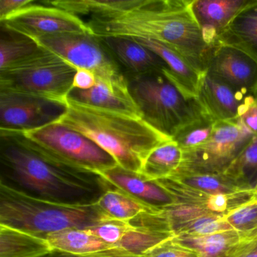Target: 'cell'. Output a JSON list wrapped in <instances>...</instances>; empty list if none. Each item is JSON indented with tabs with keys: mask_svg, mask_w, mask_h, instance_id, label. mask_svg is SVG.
Masks as SVG:
<instances>
[{
	"mask_svg": "<svg viewBox=\"0 0 257 257\" xmlns=\"http://www.w3.org/2000/svg\"><path fill=\"white\" fill-rule=\"evenodd\" d=\"M127 79L131 95L142 118L171 139L187 126L210 118L198 98L185 94L163 71L127 76Z\"/></svg>",
	"mask_w": 257,
	"mask_h": 257,
	"instance_id": "obj_5",
	"label": "cell"
},
{
	"mask_svg": "<svg viewBox=\"0 0 257 257\" xmlns=\"http://www.w3.org/2000/svg\"><path fill=\"white\" fill-rule=\"evenodd\" d=\"M225 220L238 231H244L257 225V198L248 201L223 215Z\"/></svg>",
	"mask_w": 257,
	"mask_h": 257,
	"instance_id": "obj_30",
	"label": "cell"
},
{
	"mask_svg": "<svg viewBox=\"0 0 257 257\" xmlns=\"http://www.w3.org/2000/svg\"><path fill=\"white\" fill-rule=\"evenodd\" d=\"M128 227V222L110 219L92 228H87L94 235L116 247Z\"/></svg>",
	"mask_w": 257,
	"mask_h": 257,
	"instance_id": "obj_32",
	"label": "cell"
},
{
	"mask_svg": "<svg viewBox=\"0 0 257 257\" xmlns=\"http://www.w3.org/2000/svg\"><path fill=\"white\" fill-rule=\"evenodd\" d=\"M16 132L34 151L65 166L97 174L118 165L110 155L89 138L56 121Z\"/></svg>",
	"mask_w": 257,
	"mask_h": 257,
	"instance_id": "obj_7",
	"label": "cell"
},
{
	"mask_svg": "<svg viewBox=\"0 0 257 257\" xmlns=\"http://www.w3.org/2000/svg\"><path fill=\"white\" fill-rule=\"evenodd\" d=\"M46 240L53 250L73 255H86L115 247L88 229L68 228L48 234Z\"/></svg>",
	"mask_w": 257,
	"mask_h": 257,
	"instance_id": "obj_20",
	"label": "cell"
},
{
	"mask_svg": "<svg viewBox=\"0 0 257 257\" xmlns=\"http://www.w3.org/2000/svg\"><path fill=\"white\" fill-rule=\"evenodd\" d=\"M52 251L45 238L0 225V257H43Z\"/></svg>",
	"mask_w": 257,
	"mask_h": 257,
	"instance_id": "obj_21",
	"label": "cell"
},
{
	"mask_svg": "<svg viewBox=\"0 0 257 257\" xmlns=\"http://www.w3.org/2000/svg\"><path fill=\"white\" fill-rule=\"evenodd\" d=\"M171 178L195 189L211 194H232L252 189L248 183L238 181L225 173H174Z\"/></svg>",
	"mask_w": 257,
	"mask_h": 257,
	"instance_id": "obj_22",
	"label": "cell"
},
{
	"mask_svg": "<svg viewBox=\"0 0 257 257\" xmlns=\"http://www.w3.org/2000/svg\"><path fill=\"white\" fill-rule=\"evenodd\" d=\"M254 190H255V192H256L257 194V181L256 183H255V186H253Z\"/></svg>",
	"mask_w": 257,
	"mask_h": 257,
	"instance_id": "obj_38",
	"label": "cell"
},
{
	"mask_svg": "<svg viewBox=\"0 0 257 257\" xmlns=\"http://www.w3.org/2000/svg\"><path fill=\"white\" fill-rule=\"evenodd\" d=\"M253 0H192V14L204 41L215 49L216 39L234 18Z\"/></svg>",
	"mask_w": 257,
	"mask_h": 257,
	"instance_id": "obj_14",
	"label": "cell"
},
{
	"mask_svg": "<svg viewBox=\"0 0 257 257\" xmlns=\"http://www.w3.org/2000/svg\"><path fill=\"white\" fill-rule=\"evenodd\" d=\"M207 71L222 79L242 94L257 96V63L231 48H215Z\"/></svg>",
	"mask_w": 257,
	"mask_h": 257,
	"instance_id": "obj_13",
	"label": "cell"
},
{
	"mask_svg": "<svg viewBox=\"0 0 257 257\" xmlns=\"http://www.w3.org/2000/svg\"><path fill=\"white\" fill-rule=\"evenodd\" d=\"M96 204L109 217L124 222H129L141 213L156 208L140 202L113 186L103 194Z\"/></svg>",
	"mask_w": 257,
	"mask_h": 257,
	"instance_id": "obj_24",
	"label": "cell"
},
{
	"mask_svg": "<svg viewBox=\"0 0 257 257\" xmlns=\"http://www.w3.org/2000/svg\"><path fill=\"white\" fill-rule=\"evenodd\" d=\"M257 172V135H255L224 173L238 181L248 183V177Z\"/></svg>",
	"mask_w": 257,
	"mask_h": 257,
	"instance_id": "obj_28",
	"label": "cell"
},
{
	"mask_svg": "<svg viewBox=\"0 0 257 257\" xmlns=\"http://www.w3.org/2000/svg\"><path fill=\"white\" fill-rule=\"evenodd\" d=\"M64 103L37 96L0 91V129L24 132L58 121L66 112Z\"/></svg>",
	"mask_w": 257,
	"mask_h": 257,
	"instance_id": "obj_11",
	"label": "cell"
},
{
	"mask_svg": "<svg viewBox=\"0 0 257 257\" xmlns=\"http://www.w3.org/2000/svg\"><path fill=\"white\" fill-rule=\"evenodd\" d=\"M68 99L109 110L142 117L127 85H117L96 79L94 87L87 90L73 88Z\"/></svg>",
	"mask_w": 257,
	"mask_h": 257,
	"instance_id": "obj_17",
	"label": "cell"
},
{
	"mask_svg": "<svg viewBox=\"0 0 257 257\" xmlns=\"http://www.w3.org/2000/svg\"><path fill=\"white\" fill-rule=\"evenodd\" d=\"M256 97L242 94L206 71L201 78L197 98L207 116L215 121H227L238 118L248 103Z\"/></svg>",
	"mask_w": 257,
	"mask_h": 257,
	"instance_id": "obj_12",
	"label": "cell"
},
{
	"mask_svg": "<svg viewBox=\"0 0 257 257\" xmlns=\"http://www.w3.org/2000/svg\"><path fill=\"white\" fill-rule=\"evenodd\" d=\"M1 21V26L33 40L68 33H91L79 16L35 2Z\"/></svg>",
	"mask_w": 257,
	"mask_h": 257,
	"instance_id": "obj_10",
	"label": "cell"
},
{
	"mask_svg": "<svg viewBox=\"0 0 257 257\" xmlns=\"http://www.w3.org/2000/svg\"><path fill=\"white\" fill-rule=\"evenodd\" d=\"M34 40L77 70H89L97 80L113 85H127V77L101 39L91 33L55 34Z\"/></svg>",
	"mask_w": 257,
	"mask_h": 257,
	"instance_id": "obj_8",
	"label": "cell"
},
{
	"mask_svg": "<svg viewBox=\"0 0 257 257\" xmlns=\"http://www.w3.org/2000/svg\"><path fill=\"white\" fill-rule=\"evenodd\" d=\"M182 160L183 151L174 140H171L149 154L140 174L151 180L167 178L178 169Z\"/></svg>",
	"mask_w": 257,
	"mask_h": 257,
	"instance_id": "obj_23",
	"label": "cell"
},
{
	"mask_svg": "<svg viewBox=\"0 0 257 257\" xmlns=\"http://www.w3.org/2000/svg\"><path fill=\"white\" fill-rule=\"evenodd\" d=\"M231 48L257 63V0L239 13L216 39L215 48Z\"/></svg>",
	"mask_w": 257,
	"mask_h": 257,
	"instance_id": "obj_18",
	"label": "cell"
},
{
	"mask_svg": "<svg viewBox=\"0 0 257 257\" xmlns=\"http://www.w3.org/2000/svg\"><path fill=\"white\" fill-rule=\"evenodd\" d=\"M191 4L192 0H129L122 10L91 16L85 23L99 38L126 37L162 43L205 73L214 49L204 41Z\"/></svg>",
	"mask_w": 257,
	"mask_h": 257,
	"instance_id": "obj_1",
	"label": "cell"
},
{
	"mask_svg": "<svg viewBox=\"0 0 257 257\" xmlns=\"http://www.w3.org/2000/svg\"><path fill=\"white\" fill-rule=\"evenodd\" d=\"M100 39L119 67L121 65L125 68L128 73L127 76L167 70L166 64L160 57L133 39L126 37Z\"/></svg>",
	"mask_w": 257,
	"mask_h": 257,
	"instance_id": "obj_16",
	"label": "cell"
},
{
	"mask_svg": "<svg viewBox=\"0 0 257 257\" xmlns=\"http://www.w3.org/2000/svg\"><path fill=\"white\" fill-rule=\"evenodd\" d=\"M217 257H257V225L242 231L239 241Z\"/></svg>",
	"mask_w": 257,
	"mask_h": 257,
	"instance_id": "obj_31",
	"label": "cell"
},
{
	"mask_svg": "<svg viewBox=\"0 0 257 257\" xmlns=\"http://www.w3.org/2000/svg\"><path fill=\"white\" fill-rule=\"evenodd\" d=\"M97 174L114 187L150 207L159 208L173 202L171 195L156 180H150L140 173L116 165Z\"/></svg>",
	"mask_w": 257,
	"mask_h": 257,
	"instance_id": "obj_15",
	"label": "cell"
},
{
	"mask_svg": "<svg viewBox=\"0 0 257 257\" xmlns=\"http://www.w3.org/2000/svg\"><path fill=\"white\" fill-rule=\"evenodd\" d=\"M242 231L229 230L201 236H176L174 240L192 248L200 257H217L235 244L241 237Z\"/></svg>",
	"mask_w": 257,
	"mask_h": 257,
	"instance_id": "obj_25",
	"label": "cell"
},
{
	"mask_svg": "<svg viewBox=\"0 0 257 257\" xmlns=\"http://www.w3.org/2000/svg\"><path fill=\"white\" fill-rule=\"evenodd\" d=\"M96 83V77L94 73L89 70H78L73 81V88L87 90L92 88Z\"/></svg>",
	"mask_w": 257,
	"mask_h": 257,
	"instance_id": "obj_37",
	"label": "cell"
},
{
	"mask_svg": "<svg viewBox=\"0 0 257 257\" xmlns=\"http://www.w3.org/2000/svg\"><path fill=\"white\" fill-rule=\"evenodd\" d=\"M216 122L211 118H204L185 127L172 140L178 144L182 151L197 148L210 139Z\"/></svg>",
	"mask_w": 257,
	"mask_h": 257,
	"instance_id": "obj_29",
	"label": "cell"
},
{
	"mask_svg": "<svg viewBox=\"0 0 257 257\" xmlns=\"http://www.w3.org/2000/svg\"><path fill=\"white\" fill-rule=\"evenodd\" d=\"M56 121L89 138L124 169L140 173L147 156L171 138L139 115L102 109L67 99Z\"/></svg>",
	"mask_w": 257,
	"mask_h": 257,
	"instance_id": "obj_3",
	"label": "cell"
},
{
	"mask_svg": "<svg viewBox=\"0 0 257 257\" xmlns=\"http://www.w3.org/2000/svg\"><path fill=\"white\" fill-rule=\"evenodd\" d=\"M0 184L34 198L71 205L95 204L112 186L101 176L52 162L18 132L1 130Z\"/></svg>",
	"mask_w": 257,
	"mask_h": 257,
	"instance_id": "obj_2",
	"label": "cell"
},
{
	"mask_svg": "<svg viewBox=\"0 0 257 257\" xmlns=\"http://www.w3.org/2000/svg\"><path fill=\"white\" fill-rule=\"evenodd\" d=\"M112 218L97 204L71 205L34 198L0 184V225L46 239L68 228L87 229Z\"/></svg>",
	"mask_w": 257,
	"mask_h": 257,
	"instance_id": "obj_4",
	"label": "cell"
},
{
	"mask_svg": "<svg viewBox=\"0 0 257 257\" xmlns=\"http://www.w3.org/2000/svg\"><path fill=\"white\" fill-rule=\"evenodd\" d=\"M142 257H200L199 254L189 246L174 240V237L158 245L146 252Z\"/></svg>",
	"mask_w": 257,
	"mask_h": 257,
	"instance_id": "obj_33",
	"label": "cell"
},
{
	"mask_svg": "<svg viewBox=\"0 0 257 257\" xmlns=\"http://www.w3.org/2000/svg\"><path fill=\"white\" fill-rule=\"evenodd\" d=\"M239 118L252 134L257 135V97L248 103Z\"/></svg>",
	"mask_w": 257,
	"mask_h": 257,
	"instance_id": "obj_35",
	"label": "cell"
},
{
	"mask_svg": "<svg viewBox=\"0 0 257 257\" xmlns=\"http://www.w3.org/2000/svg\"><path fill=\"white\" fill-rule=\"evenodd\" d=\"M43 257H142L141 255H134L130 252H126L118 247L111 248L100 252L94 253L86 254V255H73V254L66 253L60 251L53 250L50 253Z\"/></svg>",
	"mask_w": 257,
	"mask_h": 257,
	"instance_id": "obj_34",
	"label": "cell"
},
{
	"mask_svg": "<svg viewBox=\"0 0 257 257\" xmlns=\"http://www.w3.org/2000/svg\"><path fill=\"white\" fill-rule=\"evenodd\" d=\"M34 2V0H0V20Z\"/></svg>",
	"mask_w": 257,
	"mask_h": 257,
	"instance_id": "obj_36",
	"label": "cell"
},
{
	"mask_svg": "<svg viewBox=\"0 0 257 257\" xmlns=\"http://www.w3.org/2000/svg\"><path fill=\"white\" fill-rule=\"evenodd\" d=\"M77 71L65 60L43 48L0 70V91L29 94L66 104Z\"/></svg>",
	"mask_w": 257,
	"mask_h": 257,
	"instance_id": "obj_6",
	"label": "cell"
},
{
	"mask_svg": "<svg viewBox=\"0 0 257 257\" xmlns=\"http://www.w3.org/2000/svg\"><path fill=\"white\" fill-rule=\"evenodd\" d=\"M133 40L160 57L167 66V70H163L164 73L185 94L197 98L200 82L204 73L198 71L186 58L165 45L150 40Z\"/></svg>",
	"mask_w": 257,
	"mask_h": 257,
	"instance_id": "obj_19",
	"label": "cell"
},
{
	"mask_svg": "<svg viewBox=\"0 0 257 257\" xmlns=\"http://www.w3.org/2000/svg\"><path fill=\"white\" fill-rule=\"evenodd\" d=\"M174 237V234L167 231H159L141 225L128 227L116 247L136 255H143L158 245Z\"/></svg>",
	"mask_w": 257,
	"mask_h": 257,
	"instance_id": "obj_27",
	"label": "cell"
},
{
	"mask_svg": "<svg viewBox=\"0 0 257 257\" xmlns=\"http://www.w3.org/2000/svg\"><path fill=\"white\" fill-rule=\"evenodd\" d=\"M254 136L239 118L216 121L205 144L183 151L181 165L174 173L224 172Z\"/></svg>",
	"mask_w": 257,
	"mask_h": 257,
	"instance_id": "obj_9",
	"label": "cell"
},
{
	"mask_svg": "<svg viewBox=\"0 0 257 257\" xmlns=\"http://www.w3.org/2000/svg\"><path fill=\"white\" fill-rule=\"evenodd\" d=\"M42 49L33 39L1 26L0 70L34 55Z\"/></svg>",
	"mask_w": 257,
	"mask_h": 257,
	"instance_id": "obj_26",
	"label": "cell"
}]
</instances>
